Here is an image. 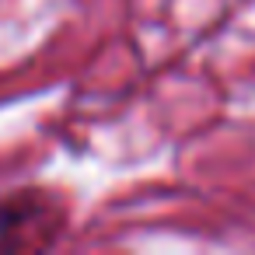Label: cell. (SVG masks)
Returning <instances> with one entry per match:
<instances>
[{
    "mask_svg": "<svg viewBox=\"0 0 255 255\" xmlns=\"http://www.w3.org/2000/svg\"><path fill=\"white\" fill-rule=\"evenodd\" d=\"M56 234V210L39 196H11L0 203V252L46 248Z\"/></svg>",
    "mask_w": 255,
    "mask_h": 255,
    "instance_id": "cell-1",
    "label": "cell"
}]
</instances>
